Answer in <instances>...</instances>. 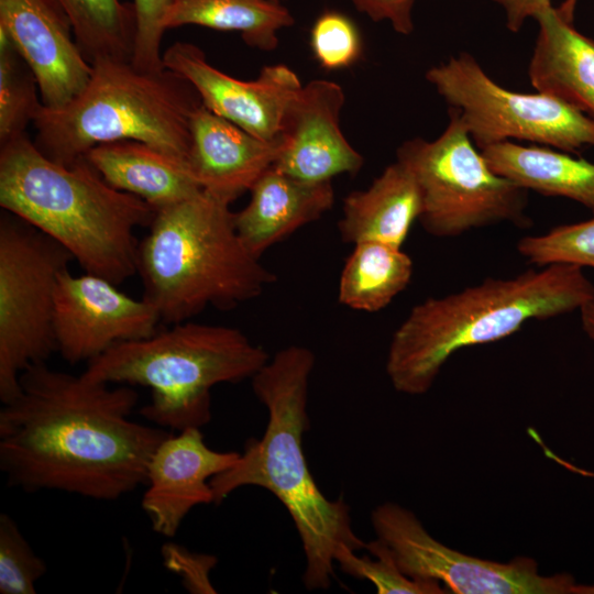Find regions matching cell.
Listing matches in <instances>:
<instances>
[{
    "mask_svg": "<svg viewBox=\"0 0 594 594\" xmlns=\"http://www.w3.org/2000/svg\"><path fill=\"white\" fill-rule=\"evenodd\" d=\"M138 402L133 386L112 387L46 362L30 365L0 410L7 484L106 502L145 485L150 460L172 432L131 420Z\"/></svg>",
    "mask_w": 594,
    "mask_h": 594,
    "instance_id": "6da1fadb",
    "label": "cell"
},
{
    "mask_svg": "<svg viewBox=\"0 0 594 594\" xmlns=\"http://www.w3.org/2000/svg\"><path fill=\"white\" fill-rule=\"evenodd\" d=\"M315 353L302 345L277 351L251 378L268 420L260 439H249L229 470L210 480L213 503L233 491L258 486L270 491L289 513L305 554L302 582L307 590H327L340 550L364 549L354 532L349 506L328 499L307 465L302 436L309 426L308 389Z\"/></svg>",
    "mask_w": 594,
    "mask_h": 594,
    "instance_id": "7a4b0ae2",
    "label": "cell"
},
{
    "mask_svg": "<svg viewBox=\"0 0 594 594\" xmlns=\"http://www.w3.org/2000/svg\"><path fill=\"white\" fill-rule=\"evenodd\" d=\"M594 299L583 268L550 264L507 278H486L411 308L394 331L385 370L395 391L426 394L459 350L499 341L532 320H547Z\"/></svg>",
    "mask_w": 594,
    "mask_h": 594,
    "instance_id": "3957f363",
    "label": "cell"
},
{
    "mask_svg": "<svg viewBox=\"0 0 594 594\" xmlns=\"http://www.w3.org/2000/svg\"><path fill=\"white\" fill-rule=\"evenodd\" d=\"M0 206L59 242L86 273L116 285L138 273L134 232L155 213L108 184L85 156L55 163L26 133L0 144Z\"/></svg>",
    "mask_w": 594,
    "mask_h": 594,
    "instance_id": "277c9868",
    "label": "cell"
},
{
    "mask_svg": "<svg viewBox=\"0 0 594 594\" xmlns=\"http://www.w3.org/2000/svg\"><path fill=\"white\" fill-rule=\"evenodd\" d=\"M241 240L230 205L204 190L155 209L139 242L143 299L161 322L190 320L208 307L232 309L276 280Z\"/></svg>",
    "mask_w": 594,
    "mask_h": 594,
    "instance_id": "5b68a950",
    "label": "cell"
},
{
    "mask_svg": "<svg viewBox=\"0 0 594 594\" xmlns=\"http://www.w3.org/2000/svg\"><path fill=\"white\" fill-rule=\"evenodd\" d=\"M91 67L87 85L68 103H42L35 112L33 142L43 155L70 166L98 144L133 140L187 161L191 116L202 103L187 79L128 59H98Z\"/></svg>",
    "mask_w": 594,
    "mask_h": 594,
    "instance_id": "8992f818",
    "label": "cell"
},
{
    "mask_svg": "<svg viewBox=\"0 0 594 594\" xmlns=\"http://www.w3.org/2000/svg\"><path fill=\"white\" fill-rule=\"evenodd\" d=\"M148 338L125 341L87 363V378L144 386L147 421L172 431L201 428L211 420L213 386L252 378L270 360L241 330L183 321Z\"/></svg>",
    "mask_w": 594,
    "mask_h": 594,
    "instance_id": "52a82bcc",
    "label": "cell"
},
{
    "mask_svg": "<svg viewBox=\"0 0 594 594\" xmlns=\"http://www.w3.org/2000/svg\"><path fill=\"white\" fill-rule=\"evenodd\" d=\"M396 160L413 173L421 193L422 228L437 238H454L473 229L508 222L531 224L528 190L496 174L470 138L458 113L435 140L414 138Z\"/></svg>",
    "mask_w": 594,
    "mask_h": 594,
    "instance_id": "ba28073f",
    "label": "cell"
},
{
    "mask_svg": "<svg viewBox=\"0 0 594 594\" xmlns=\"http://www.w3.org/2000/svg\"><path fill=\"white\" fill-rule=\"evenodd\" d=\"M75 261L52 237L20 217L0 216V399L11 400L20 375L57 352L55 292Z\"/></svg>",
    "mask_w": 594,
    "mask_h": 594,
    "instance_id": "9c48e42d",
    "label": "cell"
},
{
    "mask_svg": "<svg viewBox=\"0 0 594 594\" xmlns=\"http://www.w3.org/2000/svg\"><path fill=\"white\" fill-rule=\"evenodd\" d=\"M426 79L458 113L480 151L512 140L566 153L594 146V119L556 96L502 87L469 53L432 66Z\"/></svg>",
    "mask_w": 594,
    "mask_h": 594,
    "instance_id": "30bf717a",
    "label": "cell"
},
{
    "mask_svg": "<svg viewBox=\"0 0 594 594\" xmlns=\"http://www.w3.org/2000/svg\"><path fill=\"white\" fill-rule=\"evenodd\" d=\"M373 529L404 574L442 584L454 594H572L568 573L542 575L536 560L509 562L481 559L446 546L431 536L418 517L394 502L371 515Z\"/></svg>",
    "mask_w": 594,
    "mask_h": 594,
    "instance_id": "8fae6325",
    "label": "cell"
},
{
    "mask_svg": "<svg viewBox=\"0 0 594 594\" xmlns=\"http://www.w3.org/2000/svg\"><path fill=\"white\" fill-rule=\"evenodd\" d=\"M160 322L151 304L103 277L86 272L76 276L69 268L59 274L54 333L57 352L69 364L88 363L118 343L148 338Z\"/></svg>",
    "mask_w": 594,
    "mask_h": 594,
    "instance_id": "7c38bea8",
    "label": "cell"
},
{
    "mask_svg": "<svg viewBox=\"0 0 594 594\" xmlns=\"http://www.w3.org/2000/svg\"><path fill=\"white\" fill-rule=\"evenodd\" d=\"M162 62L194 86L208 110L266 141L279 139L286 111L302 87L297 74L282 64L264 66L254 80L231 77L187 42L166 48Z\"/></svg>",
    "mask_w": 594,
    "mask_h": 594,
    "instance_id": "4fadbf2b",
    "label": "cell"
},
{
    "mask_svg": "<svg viewBox=\"0 0 594 594\" xmlns=\"http://www.w3.org/2000/svg\"><path fill=\"white\" fill-rule=\"evenodd\" d=\"M0 28L33 72L45 107L61 108L85 88L92 67L57 0H0Z\"/></svg>",
    "mask_w": 594,
    "mask_h": 594,
    "instance_id": "5bb4252c",
    "label": "cell"
},
{
    "mask_svg": "<svg viewBox=\"0 0 594 594\" xmlns=\"http://www.w3.org/2000/svg\"><path fill=\"white\" fill-rule=\"evenodd\" d=\"M344 101V91L334 81L315 79L302 85L286 111L274 166L311 183L356 174L364 160L341 130Z\"/></svg>",
    "mask_w": 594,
    "mask_h": 594,
    "instance_id": "9a60e30c",
    "label": "cell"
},
{
    "mask_svg": "<svg viewBox=\"0 0 594 594\" xmlns=\"http://www.w3.org/2000/svg\"><path fill=\"white\" fill-rule=\"evenodd\" d=\"M239 458V452L209 448L200 428L172 432L156 448L147 466V488L141 505L152 529L174 537L194 507L213 503L210 480Z\"/></svg>",
    "mask_w": 594,
    "mask_h": 594,
    "instance_id": "2e32d148",
    "label": "cell"
},
{
    "mask_svg": "<svg viewBox=\"0 0 594 594\" xmlns=\"http://www.w3.org/2000/svg\"><path fill=\"white\" fill-rule=\"evenodd\" d=\"M190 135L187 162L194 178L204 191L229 205L251 190L282 150L280 138H256L202 103L191 116Z\"/></svg>",
    "mask_w": 594,
    "mask_h": 594,
    "instance_id": "e0dca14e",
    "label": "cell"
},
{
    "mask_svg": "<svg viewBox=\"0 0 594 594\" xmlns=\"http://www.w3.org/2000/svg\"><path fill=\"white\" fill-rule=\"evenodd\" d=\"M248 205L234 212L237 231L252 254L261 256L334 204L331 182L296 178L274 165L253 185Z\"/></svg>",
    "mask_w": 594,
    "mask_h": 594,
    "instance_id": "ac0fdd59",
    "label": "cell"
},
{
    "mask_svg": "<svg viewBox=\"0 0 594 594\" xmlns=\"http://www.w3.org/2000/svg\"><path fill=\"white\" fill-rule=\"evenodd\" d=\"M561 6L536 18L539 33L528 76L537 91L556 96L594 119V40L572 24Z\"/></svg>",
    "mask_w": 594,
    "mask_h": 594,
    "instance_id": "d6986e66",
    "label": "cell"
},
{
    "mask_svg": "<svg viewBox=\"0 0 594 594\" xmlns=\"http://www.w3.org/2000/svg\"><path fill=\"white\" fill-rule=\"evenodd\" d=\"M421 209L416 178L396 160L367 188L343 199L340 237L353 245L375 241L402 248Z\"/></svg>",
    "mask_w": 594,
    "mask_h": 594,
    "instance_id": "ffe728a7",
    "label": "cell"
},
{
    "mask_svg": "<svg viewBox=\"0 0 594 594\" xmlns=\"http://www.w3.org/2000/svg\"><path fill=\"white\" fill-rule=\"evenodd\" d=\"M85 157L112 187L140 197L154 209L202 190L187 161L144 142L101 143L90 148Z\"/></svg>",
    "mask_w": 594,
    "mask_h": 594,
    "instance_id": "44dd1931",
    "label": "cell"
},
{
    "mask_svg": "<svg viewBox=\"0 0 594 594\" xmlns=\"http://www.w3.org/2000/svg\"><path fill=\"white\" fill-rule=\"evenodd\" d=\"M488 166L526 190L574 200L594 215V163L542 145L499 142L481 150Z\"/></svg>",
    "mask_w": 594,
    "mask_h": 594,
    "instance_id": "7402d4cb",
    "label": "cell"
},
{
    "mask_svg": "<svg viewBox=\"0 0 594 594\" xmlns=\"http://www.w3.org/2000/svg\"><path fill=\"white\" fill-rule=\"evenodd\" d=\"M187 24L238 32L249 46L270 52L278 45V32L293 25L294 18L275 0H174L164 30Z\"/></svg>",
    "mask_w": 594,
    "mask_h": 594,
    "instance_id": "603a6c76",
    "label": "cell"
},
{
    "mask_svg": "<svg viewBox=\"0 0 594 594\" xmlns=\"http://www.w3.org/2000/svg\"><path fill=\"white\" fill-rule=\"evenodd\" d=\"M413 273V260L402 248L375 241L354 244L340 275L339 302L356 311H380L406 289Z\"/></svg>",
    "mask_w": 594,
    "mask_h": 594,
    "instance_id": "cb8c5ba5",
    "label": "cell"
},
{
    "mask_svg": "<svg viewBox=\"0 0 594 594\" xmlns=\"http://www.w3.org/2000/svg\"><path fill=\"white\" fill-rule=\"evenodd\" d=\"M67 14L75 40L92 64L98 59L132 61L136 14L133 2L122 0H57Z\"/></svg>",
    "mask_w": 594,
    "mask_h": 594,
    "instance_id": "d4e9b609",
    "label": "cell"
},
{
    "mask_svg": "<svg viewBox=\"0 0 594 594\" xmlns=\"http://www.w3.org/2000/svg\"><path fill=\"white\" fill-rule=\"evenodd\" d=\"M36 78L0 28V144L25 134L42 105Z\"/></svg>",
    "mask_w": 594,
    "mask_h": 594,
    "instance_id": "484cf974",
    "label": "cell"
},
{
    "mask_svg": "<svg viewBox=\"0 0 594 594\" xmlns=\"http://www.w3.org/2000/svg\"><path fill=\"white\" fill-rule=\"evenodd\" d=\"M371 556H358L344 548L336 557L341 570L360 580L370 581L378 594H444L448 590L438 582L416 580L402 572L388 548L380 540L365 542Z\"/></svg>",
    "mask_w": 594,
    "mask_h": 594,
    "instance_id": "4316f807",
    "label": "cell"
},
{
    "mask_svg": "<svg viewBox=\"0 0 594 594\" xmlns=\"http://www.w3.org/2000/svg\"><path fill=\"white\" fill-rule=\"evenodd\" d=\"M518 253L537 267L572 264L594 268V215L586 221L561 224L517 242Z\"/></svg>",
    "mask_w": 594,
    "mask_h": 594,
    "instance_id": "83f0119b",
    "label": "cell"
},
{
    "mask_svg": "<svg viewBox=\"0 0 594 594\" xmlns=\"http://www.w3.org/2000/svg\"><path fill=\"white\" fill-rule=\"evenodd\" d=\"M46 572L45 561L34 552L15 520L2 513L0 515V593L35 594V583Z\"/></svg>",
    "mask_w": 594,
    "mask_h": 594,
    "instance_id": "f1b7e54d",
    "label": "cell"
},
{
    "mask_svg": "<svg viewBox=\"0 0 594 594\" xmlns=\"http://www.w3.org/2000/svg\"><path fill=\"white\" fill-rule=\"evenodd\" d=\"M310 46L315 58L328 70L353 65L362 53V41L354 23L336 11L322 13L310 31Z\"/></svg>",
    "mask_w": 594,
    "mask_h": 594,
    "instance_id": "f546056e",
    "label": "cell"
},
{
    "mask_svg": "<svg viewBox=\"0 0 594 594\" xmlns=\"http://www.w3.org/2000/svg\"><path fill=\"white\" fill-rule=\"evenodd\" d=\"M174 0H134L136 33L132 63L146 70H161L163 20Z\"/></svg>",
    "mask_w": 594,
    "mask_h": 594,
    "instance_id": "4dcf8cb0",
    "label": "cell"
},
{
    "mask_svg": "<svg viewBox=\"0 0 594 594\" xmlns=\"http://www.w3.org/2000/svg\"><path fill=\"white\" fill-rule=\"evenodd\" d=\"M164 565L182 579L184 587L195 594H213L217 591L210 582V571L217 564L211 554L196 553L176 543L162 547Z\"/></svg>",
    "mask_w": 594,
    "mask_h": 594,
    "instance_id": "1f68e13d",
    "label": "cell"
},
{
    "mask_svg": "<svg viewBox=\"0 0 594 594\" xmlns=\"http://www.w3.org/2000/svg\"><path fill=\"white\" fill-rule=\"evenodd\" d=\"M351 2L373 21H388L399 34L408 35L414 31L415 0H351Z\"/></svg>",
    "mask_w": 594,
    "mask_h": 594,
    "instance_id": "d6a6232c",
    "label": "cell"
},
{
    "mask_svg": "<svg viewBox=\"0 0 594 594\" xmlns=\"http://www.w3.org/2000/svg\"><path fill=\"white\" fill-rule=\"evenodd\" d=\"M499 4L506 18V26L516 33L529 18L537 16L552 8L551 0H493Z\"/></svg>",
    "mask_w": 594,
    "mask_h": 594,
    "instance_id": "836d02e7",
    "label": "cell"
},
{
    "mask_svg": "<svg viewBox=\"0 0 594 594\" xmlns=\"http://www.w3.org/2000/svg\"><path fill=\"white\" fill-rule=\"evenodd\" d=\"M579 310L582 329L594 343V299L584 304Z\"/></svg>",
    "mask_w": 594,
    "mask_h": 594,
    "instance_id": "e575fe53",
    "label": "cell"
},
{
    "mask_svg": "<svg viewBox=\"0 0 594 594\" xmlns=\"http://www.w3.org/2000/svg\"><path fill=\"white\" fill-rule=\"evenodd\" d=\"M572 594H594V585L574 584Z\"/></svg>",
    "mask_w": 594,
    "mask_h": 594,
    "instance_id": "d590c367",
    "label": "cell"
},
{
    "mask_svg": "<svg viewBox=\"0 0 594 594\" xmlns=\"http://www.w3.org/2000/svg\"><path fill=\"white\" fill-rule=\"evenodd\" d=\"M570 1H573V2L575 1L576 2V0H570Z\"/></svg>",
    "mask_w": 594,
    "mask_h": 594,
    "instance_id": "8d00e7d4",
    "label": "cell"
},
{
    "mask_svg": "<svg viewBox=\"0 0 594 594\" xmlns=\"http://www.w3.org/2000/svg\"><path fill=\"white\" fill-rule=\"evenodd\" d=\"M275 1H280V0H275Z\"/></svg>",
    "mask_w": 594,
    "mask_h": 594,
    "instance_id": "74e56055",
    "label": "cell"
}]
</instances>
